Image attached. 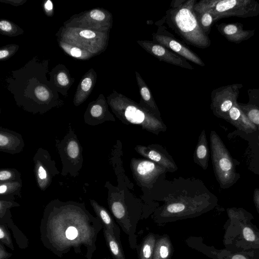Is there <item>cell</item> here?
I'll use <instances>...</instances> for the list:
<instances>
[{
    "instance_id": "obj_23",
    "label": "cell",
    "mask_w": 259,
    "mask_h": 259,
    "mask_svg": "<svg viewBox=\"0 0 259 259\" xmlns=\"http://www.w3.org/2000/svg\"><path fill=\"white\" fill-rule=\"evenodd\" d=\"M60 203L69 225L67 227H65V231L63 232L64 237L69 243L77 242V239L81 238V228L80 227H77V225L79 223H70V201L62 202L60 201Z\"/></svg>"
},
{
    "instance_id": "obj_2",
    "label": "cell",
    "mask_w": 259,
    "mask_h": 259,
    "mask_svg": "<svg viewBox=\"0 0 259 259\" xmlns=\"http://www.w3.org/2000/svg\"><path fill=\"white\" fill-rule=\"evenodd\" d=\"M228 220L223 226L225 248L259 259V229L252 220V214L241 207L226 209Z\"/></svg>"
},
{
    "instance_id": "obj_21",
    "label": "cell",
    "mask_w": 259,
    "mask_h": 259,
    "mask_svg": "<svg viewBox=\"0 0 259 259\" xmlns=\"http://www.w3.org/2000/svg\"><path fill=\"white\" fill-rule=\"evenodd\" d=\"M209 158V149L205 130L201 132L193 154L194 162L203 170L207 168Z\"/></svg>"
},
{
    "instance_id": "obj_42",
    "label": "cell",
    "mask_w": 259,
    "mask_h": 259,
    "mask_svg": "<svg viewBox=\"0 0 259 259\" xmlns=\"http://www.w3.org/2000/svg\"><path fill=\"white\" fill-rule=\"evenodd\" d=\"M185 1L186 0H174L171 3L170 8H178L181 7L185 2Z\"/></svg>"
},
{
    "instance_id": "obj_22",
    "label": "cell",
    "mask_w": 259,
    "mask_h": 259,
    "mask_svg": "<svg viewBox=\"0 0 259 259\" xmlns=\"http://www.w3.org/2000/svg\"><path fill=\"white\" fill-rule=\"evenodd\" d=\"M89 114V116L84 118V121L90 125H96L106 121H115V118L108 111L105 105H93L90 108Z\"/></svg>"
},
{
    "instance_id": "obj_7",
    "label": "cell",
    "mask_w": 259,
    "mask_h": 259,
    "mask_svg": "<svg viewBox=\"0 0 259 259\" xmlns=\"http://www.w3.org/2000/svg\"><path fill=\"white\" fill-rule=\"evenodd\" d=\"M195 13L209 11L214 21L231 17L248 18L259 15V3L254 0H201L195 3Z\"/></svg>"
},
{
    "instance_id": "obj_43",
    "label": "cell",
    "mask_w": 259,
    "mask_h": 259,
    "mask_svg": "<svg viewBox=\"0 0 259 259\" xmlns=\"http://www.w3.org/2000/svg\"><path fill=\"white\" fill-rule=\"evenodd\" d=\"M45 7L47 11H51L53 7L52 2L50 0H48L45 4Z\"/></svg>"
},
{
    "instance_id": "obj_31",
    "label": "cell",
    "mask_w": 259,
    "mask_h": 259,
    "mask_svg": "<svg viewBox=\"0 0 259 259\" xmlns=\"http://www.w3.org/2000/svg\"><path fill=\"white\" fill-rule=\"evenodd\" d=\"M13 196H1L0 198V216L3 219L8 209L11 207L20 206V204L14 200Z\"/></svg>"
},
{
    "instance_id": "obj_3",
    "label": "cell",
    "mask_w": 259,
    "mask_h": 259,
    "mask_svg": "<svg viewBox=\"0 0 259 259\" xmlns=\"http://www.w3.org/2000/svg\"><path fill=\"white\" fill-rule=\"evenodd\" d=\"M107 202L110 210L118 225L126 235L130 247L135 249L138 245L136 230L139 221L145 218L142 203L123 190L106 182Z\"/></svg>"
},
{
    "instance_id": "obj_17",
    "label": "cell",
    "mask_w": 259,
    "mask_h": 259,
    "mask_svg": "<svg viewBox=\"0 0 259 259\" xmlns=\"http://www.w3.org/2000/svg\"><path fill=\"white\" fill-rule=\"evenodd\" d=\"M25 146L22 136L18 133L0 127V151L14 154L21 152Z\"/></svg>"
},
{
    "instance_id": "obj_20",
    "label": "cell",
    "mask_w": 259,
    "mask_h": 259,
    "mask_svg": "<svg viewBox=\"0 0 259 259\" xmlns=\"http://www.w3.org/2000/svg\"><path fill=\"white\" fill-rule=\"evenodd\" d=\"M90 201L103 228H105L118 240H120V228L109 212L95 200L91 199Z\"/></svg>"
},
{
    "instance_id": "obj_18",
    "label": "cell",
    "mask_w": 259,
    "mask_h": 259,
    "mask_svg": "<svg viewBox=\"0 0 259 259\" xmlns=\"http://www.w3.org/2000/svg\"><path fill=\"white\" fill-rule=\"evenodd\" d=\"M135 75L140 95L139 104L155 116L161 118L160 111L147 84L137 71H135Z\"/></svg>"
},
{
    "instance_id": "obj_10",
    "label": "cell",
    "mask_w": 259,
    "mask_h": 259,
    "mask_svg": "<svg viewBox=\"0 0 259 259\" xmlns=\"http://www.w3.org/2000/svg\"><path fill=\"white\" fill-rule=\"evenodd\" d=\"M241 83H234L214 89L211 93L210 109L218 118L226 120L231 108L237 102Z\"/></svg>"
},
{
    "instance_id": "obj_16",
    "label": "cell",
    "mask_w": 259,
    "mask_h": 259,
    "mask_svg": "<svg viewBox=\"0 0 259 259\" xmlns=\"http://www.w3.org/2000/svg\"><path fill=\"white\" fill-rule=\"evenodd\" d=\"M221 33L229 41L239 44L252 37L255 34V29L245 30L241 23H222L216 25Z\"/></svg>"
},
{
    "instance_id": "obj_24",
    "label": "cell",
    "mask_w": 259,
    "mask_h": 259,
    "mask_svg": "<svg viewBox=\"0 0 259 259\" xmlns=\"http://www.w3.org/2000/svg\"><path fill=\"white\" fill-rule=\"evenodd\" d=\"M174 247L169 236L157 234L152 259H170Z\"/></svg>"
},
{
    "instance_id": "obj_11",
    "label": "cell",
    "mask_w": 259,
    "mask_h": 259,
    "mask_svg": "<svg viewBox=\"0 0 259 259\" xmlns=\"http://www.w3.org/2000/svg\"><path fill=\"white\" fill-rule=\"evenodd\" d=\"M33 161L37 185L44 191L50 186L54 177L60 172L49 151L42 148L37 149L33 157Z\"/></svg>"
},
{
    "instance_id": "obj_26",
    "label": "cell",
    "mask_w": 259,
    "mask_h": 259,
    "mask_svg": "<svg viewBox=\"0 0 259 259\" xmlns=\"http://www.w3.org/2000/svg\"><path fill=\"white\" fill-rule=\"evenodd\" d=\"M103 233L106 244L114 259H126L121 241L105 228Z\"/></svg>"
},
{
    "instance_id": "obj_14",
    "label": "cell",
    "mask_w": 259,
    "mask_h": 259,
    "mask_svg": "<svg viewBox=\"0 0 259 259\" xmlns=\"http://www.w3.org/2000/svg\"><path fill=\"white\" fill-rule=\"evenodd\" d=\"M137 42L146 52L161 61L189 70L193 69L186 59L153 40H139Z\"/></svg>"
},
{
    "instance_id": "obj_4",
    "label": "cell",
    "mask_w": 259,
    "mask_h": 259,
    "mask_svg": "<svg viewBox=\"0 0 259 259\" xmlns=\"http://www.w3.org/2000/svg\"><path fill=\"white\" fill-rule=\"evenodd\" d=\"M196 3V0H186L181 7L169 8L163 19L168 27L186 43L199 49H206L210 46L211 41L198 22L194 10Z\"/></svg>"
},
{
    "instance_id": "obj_41",
    "label": "cell",
    "mask_w": 259,
    "mask_h": 259,
    "mask_svg": "<svg viewBox=\"0 0 259 259\" xmlns=\"http://www.w3.org/2000/svg\"><path fill=\"white\" fill-rule=\"evenodd\" d=\"M72 56L76 58H78L81 56L82 52L77 48H72L70 49L69 53Z\"/></svg>"
},
{
    "instance_id": "obj_37",
    "label": "cell",
    "mask_w": 259,
    "mask_h": 259,
    "mask_svg": "<svg viewBox=\"0 0 259 259\" xmlns=\"http://www.w3.org/2000/svg\"><path fill=\"white\" fill-rule=\"evenodd\" d=\"M253 201L256 210L259 214V188H256L254 190Z\"/></svg>"
},
{
    "instance_id": "obj_39",
    "label": "cell",
    "mask_w": 259,
    "mask_h": 259,
    "mask_svg": "<svg viewBox=\"0 0 259 259\" xmlns=\"http://www.w3.org/2000/svg\"><path fill=\"white\" fill-rule=\"evenodd\" d=\"M79 35L86 38H92L96 36V33L90 30H82L79 32Z\"/></svg>"
},
{
    "instance_id": "obj_36",
    "label": "cell",
    "mask_w": 259,
    "mask_h": 259,
    "mask_svg": "<svg viewBox=\"0 0 259 259\" xmlns=\"http://www.w3.org/2000/svg\"><path fill=\"white\" fill-rule=\"evenodd\" d=\"M92 85V80L90 77L84 78L81 83V88L84 92L89 91Z\"/></svg>"
},
{
    "instance_id": "obj_9",
    "label": "cell",
    "mask_w": 259,
    "mask_h": 259,
    "mask_svg": "<svg viewBox=\"0 0 259 259\" xmlns=\"http://www.w3.org/2000/svg\"><path fill=\"white\" fill-rule=\"evenodd\" d=\"M130 167L137 184L151 189L160 176L167 172L166 169L147 159L133 158Z\"/></svg>"
},
{
    "instance_id": "obj_35",
    "label": "cell",
    "mask_w": 259,
    "mask_h": 259,
    "mask_svg": "<svg viewBox=\"0 0 259 259\" xmlns=\"http://www.w3.org/2000/svg\"><path fill=\"white\" fill-rule=\"evenodd\" d=\"M57 80L59 83L63 86L67 85L69 83L67 75L64 72H60L57 75Z\"/></svg>"
},
{
    "instance_id": "obj_30",
    "label": "cell",
    "mask_w": 259,
    "mask_h": 259,
    "mask_svg": "<svg viewBox=\"0 0 259 259\" xmlns=\"http://www.w3.org/2000/svg\"><path fill=\"white\" fill-rule=\"evenodd\" d=\"M14 181H22L21 174L17 169L14 168H7L1 169L0 183Z\"/></svg>"
},
{
    "instance_id": "obj_6",
    "label": "cell",
    "mask_w": 259,
    "mask_h": 259,
    "mask_svg": "<svg viewBox=\"0 0 259 259\" xmlns=\"http://www.w3.org/2000/svg\"><path fill=\"white\" fill-rule=\"evenodd\" d=\"M209 140L212 163L217 181L222 189L229 188L240 178L236 167L239 162L232 157L215 131H211Z\"/></svg>"
},
{
    "instance_id": "obj_32",
    "label": "cell",
    "mask_w": 259,
    "mask_h": 259,
    "mask_svg": "<svg viewBox=\"0 0 259 259\" xmlns=\"http://www.w3.org/2000/svg\"><path fill=\"white\" fill-rule=\"evenodd\" d=\"M0 240L1 243L5 244L11 249H14L12 241L8 230L4 225H0Z\"/></svg>"
},
{
    "instance_id": "obj_12",
    "label": "cell",
    "mask_w": 259,
    "mask_h": 259,
    "mask_svg": "<svg viewBox=\"0 0 259 259\" xmlns=\"http://www.w3.org/2000/svg\"><path fill=\"white\" fill-rule=\"evenodd\" d=\"M166 28L164 26L158 25L157 31L152 34V40L165 47L188 61L200 66H205L204 63L196 53L176 39Z\"/></svg>"
},
{
    "instance_id": "obj_8",
    "label": "cell",
    "mask_w": 259,
    "mask_h": 259,
    "mask_svg": "<svg viewBox=\"0 0 259 259\" xmlns=\"http://www.w3.org/2000/svg\"><path fill=\"white\" fill-rule=\"evenodd\" d=\"M56 147L62 164L61 174L71 177L78 176L83 164L82 148L76 135L70 126L61 140H56Z\"/></svg>"
},
{
    "instance_id": "obj_29",
    "label": "cell",
    "mask_w": 259,
    "mask_h": 259,
    "mask_svg": "<svg viewBox=\"0 0 259 259\" xmlns=\"http://www.w3.org/2000/svg\"><path fill=\"white\" fill-rule=\"evenodd\" d=\"M195 14L201 28L203 32L208 36L211 26L215 22L213 15L209 11L200 13H195Z\"/></svg>"
},
{
    "instance_id": "obj_44",
    "label": "cell",
    "mask_w": 259,
    "mask_h": 259,
    "mask_svg": "<svg viewBox=\"0 0 259 259\" xmlns=\"http://www.w3.org/2000/svg\"><path fill=\"white\" fill-rule=\"evenodd\" d=\"M9 55V52L6 50H2L0 51V59H2Z\"/></svg>"
},
{
    "instance_id": "obj_33",
    "label": "cell",
    "mask_w": 259,
    "mask_h": 259,
    "mask_svg": "<svg viewBox=\"0 0 259 259\" xmlns=\"http://www.w3.org/2000/svg\"><path fill=\"white\" fill-rule=\"evenodd\" d=\"M34 93L37 98L41 101H47L49 99V91L42 86L37 87L34 90Z\"/></svg>"
},
{
    "instance_id": "obj_34",
    "label": "cell",
    "mask_w": 259,
    "mask_h": 259,
    "mask_svg": "<svg viewBox=\"0 0 259 259\" xmlns=\"http://www.w3.org/2000/svg\"><path fill=\"white\" fill-rule=\"evenodd\" d=\"M90 15L93 19L98 21H103L106 20L107 18H110V16L108 17L104 12L97 9L92 10L90 13Z\"/></svg>"
},
{
    "instance_id": "obj_28",
    "label": "cell",
    "mask_w": 259,
    "mask_h": 259,
    "mask_svg": "<svg viewBox=\"0 0 259 259\" xmlns=\"http://www.w3.org/2000/svg\"><path fill=\"white\" fill-rule=\"evenodd\" d=\"M238 104L248 118L256 126L257 130H259V107L249 103L244 104L238 102Z\"/></svg>"
},
{
    "instance_id": "obj_25",
    "label": "cell",
    "mask_w": 259,
    "mask_h": 259,
    "mask_svg": "<svg viewBox=\"0 0 259 259\" xmlns=\"http://www.w3.org/2000/svg\"><path fill=\"white\" fill-rule=\"evenodd\" d=\"M157 237V234L149 233L137 245L138 259H152Z\"/></svg>"
},
{
    "instance_id": "obj_1",
    "label": "cell",
    "mask_w": 259,
    "mask_h": 259,
    "mask_svg": "<svg viewBox=\"0 0 259 259\" xmlns=\"http://www.w3.org/2000/svg\"><path fill=\"white\" fill-rule=\"evenodd\" d=\"M165 194L153 197L163 204L157 206L151 215L152 220L161 225L194 218L213 209L218 199L198 179L179 178L170 182Z\"/></svg>"
},
{
    "instance_id": "obj_19",
    "label": "cell",
    "mask_w": 259,
    "mask_h": 259,
    "mask_svg": "<svg viewBox=\"0 0 259 259\" xmlns=\"http://www.w3.org/2000/svg\"><path fill=\"white\" fill-rule=\"evenodd\" d=\"M237 129L247 134L256 132L257 128L238 106V102L229 110L225 120Z\"/></svg>"
},
{
    "instance_id": "obj_27",
    "label": "cell",
    "mask_w": 259,
    "mask_h": 259,
    "mask_svg": "<svg viewBox=\"0 0 259 259\" xmlns=\"http://www.w3.org/2000/svg\"><path fill=\"white\" fill-rule=\"evenodd\" d=\"M22 181L8 182L0 183V195L21 196Z\"/></svg>"
},
{
    "instance_id": "obj_38",
    "label": "cell",
    "mask_w": 259,
    "mask_h": 259,
    "mask_svg": "<svg viewBox=\"0 0 259 259\" xmlns=\"http://www.w3.org/2000/svg\"><path fill=\"white\" fill-rule=\"evenodd\" d=\"M0 28L4 31L9 32L12 30V26L9 22L6 20H2L0 22Z\"/></svg>"
},
{
    "instance_id": "obj_13",
    "label": "cell",
    "mask_w": 259,
    "mask_h": 259,
    "mask_svg": "<svg viewBox=\"0 0 259 259\" xmlns=\"http://www.w3.org/2000/svg\"><path fill=\"white\" fill-rule=\"evenodd\" d=\"M186 245L211 259H257L247 254L226 248L217 249L203 242L201 237L189 236L185 240Z\"/></svg>"
},
{
    "instance_id": "obj_40",
    "label": "cell",
    "mask_w": 259,
    "mask_h": 259,
    "mask_svg": "<svg viewBox=\"0 0 259 259\" xmlns=\"http://www.w3.org/2000/svg\"><path fill=\"white\" fill-rule=\"evenodd\" d=\"M12 254L7 252L2 243L0 244V259H8Z\"/></svg>"
},
{
    "instance_id": "obj_15",
    "label": "cell",
    "mask_w": 259,
    "mask_h": 259,
    "mask_svg": "<svg viewBox=\"0 0 259 259\" xmlns=\"http://www.w3.org/2000/svg\"><path fill=\"white\" fill-rule=\"evenodd\" d=\"M135 150L139 154L164 167L167 172H173L178 166L172 157L161 145L152 144L148 146L136 145Z\"/></svg>"
},
{
    "instance_id": "obj_5",
    "label": "cell",
    "mask_w": 259,
    "mask_h": 259,
    "mask_svg": "<svg viewBox=\"0 0 259 259\" xmlns=\"http://www.w3.org/2000/svg\"><path fill=\"white\" fill-rule=\"evenodd\" d=\"M109 104L116 116L124 124L138 125L143 130L157 135L167 130L161 118L120 93H113L109 100Z\"/></svg>"
}]
</instances>
